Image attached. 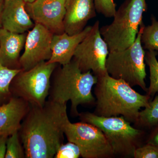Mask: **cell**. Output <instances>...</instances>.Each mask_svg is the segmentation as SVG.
Segmentation results:
<instances>
[{
    "label": "cell",
    "instance_id": "cell-1",
    "mask_svg": "<svg viewBox=\"0 0 158 158\" xmlns=\"http://www.w3.org/2000/svg\"><path fill=\"white\" fill-rule=\"evenodd\" d=\"M69 120L67 104L47 100L42 106L30 105L18 131L26 158H54Z\"/></svg>",
    "mask_w": 158,
    "mask_h": 158
},
{
    "label": "cell",
    "instance_id": "cell-2",
    "mask_svg": "<svg viewBox=\"0 0 158 158\" xmlns=\"http://www.w3.org/2000/svg\"><path fill=\"white\" fill-rule=\"evenodd\" d=\"M97 79L93 113L104 117L122 116L130 123L135 122L140 110L147 106L150 98L140 94L124 81L114 78L107 73Z\"/></svg>",
    "mask_w": 158,
    "mask_h": 158
},
{
    "label": "cell",
    "instance_id": "cell-3",
    "mask_svg": "<svg viewBox=\"0 0 158 158\" xmlns=\"http://www.w3.org/2000/svg\"><path fill=\"white\" fill-rule=\"evenodd\" d=\"M59 65L51 77L47 100L60 104L70 101L72 114L78 116L79 106L95 103L92 90L97 82V77L90 71L82 72L73 59L68 64Z\"/></svg>",
    "mask_w": 158,
    "mask_h": 158
},
{
    "label": "cell",
    "instance_id": "cell-4",
    "mask_svg": "<svg viewBox=\"0 0 158 158\" xmlns=\"http://www.w3.org/2000/svg\"><path fill=\"white\" fill-rule=\"evenodd\" d=\"M147 9L146 0H125L116 10L112 23L100 28L110 52L123 50L133 44Z\"/></svg>",
    "mask_w": 158,
    "mask_h": 158
},
{
    "label": "cell",
    "instance_id": "cell-5",
    "mask_svg": "<svg viewBox=\"0 0 158 158\" xmlns=\"http://www.w3.org/2000/svg\"><path fill=\"white\" fill-rule=\"evenodd\" d=\"M81 121L99 128L107 139L114 156L133 157L144 131L133 127L122 116L104 117L90 112L79 113Z\"/></svg>",
    "mask_w": 158,
    "mask_h": 158
},
{
    "label": "cell",
    "instance_id": "cell-6",
    "mask_svg": "<svg viewBox=\"0 0 158 158\" xmlns=\"http://www.w3.org/2000/svg\"><path fill=\"white\" fill-rule=\"evenodd\" d=\"M144 24L140 26L135 42L129 47L110 52L106 66L107 73L112 77L123 80L132 87L138 86L146 92L145 52L141 40Z\"/></svg>",
    "mask_w": 158,
    "mask_h": 158
},
{
    "label": "cell",
    "instance_id": "cell-7",
    "mask_svg": "<svg viewBox=\"0 0 158 158\" xmlns=\"http://www.w3.org/2000/svg\"><path fill=\"white\" fill-rule=\"evenodd\" d=\"M58 64L45 61L29 70L21 69L10 85L12 97L23 99L31 106H43L48 98L52 75Z\"/></svg>",
    "mask_w": 158,
    "mask_h": 158
},
{
    "label": "cell",
    "instance_id": "cell-8",
    "mask_svg": "<svg viewBox=\"0 0 158 158\" xmlns=\"http://www.w3.org/2000/svg\"><path fill=\"white\" fill-rule=\"evenodd\" d=\"M68 141L77 145L83 158H110L114 156L109 141L101 130L93 125L68 121L65 127Z\"/></svg>",
    "mask_w": 158,
    "mask_h": 158
},
{
    "label": "cell",
    "instance_id": "cell-9",
    "mask_svg": "<svg viewBox=\"0 0 158 158\" xmlns=\"http://www.w3.org/2000/svg\"><path fill=\"white\" fill-rule=\"evenodd\" d=\"M110 53L109 48L100 31L99 21L78 46L73 57L82 72H92L96 77L106 73V62Z\"/></svg>",
    "mask_w": 158,
    "mask_h": 158
},
{
    "label": "cell",
    "instance_id": "cell-10",
    "mask_svg": "<svg viewBox=\"0 0 158 158\" xmlns=\"http://www.w3.org/2000/svg\"><path fill=\"white\" fill-rule=\"evenodd\" d=\"M54 34L44 26L35 23L28 31L24 51L20 58L21 69L28 70L39 63L48 61L52 55V39Z\"/></svg>",
    "mask_w": 158,
    "mask_h": 158
},
{
    "label": "cell",
    "instance_id": "cell-11",
    "mask_svg": "<svg viewBox=\"0 0 158 158\" xmlns=\"http://www.w3.org/2000/svg\"><path fill=\"white\" fill-rule=\"evenodd\" d=\"M26 9L34 23L44 26L53 34L65 32V0H36L26 3Z\"/></svg>",
    "mask_w": 158,
    "mask_h": 158
},
{
    "label": "cell",
    "instance_id": "cell-12",
    "mask_svg": "<svg viewBox=\"0 0 158 158\" xmlns=\"http://www.w3.org/2000/svg\"><path fill=\"white\" fill-rule=\"evenodd\" d=\"M96 16L94 0H65V32L69 35L80 33Z\"/></svg>",
    "mask_w": 158,
    "mask_h": 158
},
{
    "label": "cell",
    "instance_id": "cell-13",
    "mask_svg": "<svg viewBox=\"0 0 158 158\" xmlns=\"http://www.w3.org/2000/svg\"><path fill=\"white\" fill-rule=\"evenodd\" d=\"M26 4L23 0H4L2 28L16 34H24L33 28L35 23L26 10Z\"/></svg>",
    "mask_w": 158,
    "mask_h": 158
},
{
    "label": "cell",
    "instance_id": "cell-14",
    "mask_svg": "<svg viewBox=\"0 0 158 158\" xmlns=\"http://www.w3.org/2000/svg\"><path fill=\"white\" fill-rule=\"evenodd\" d=\"M91 28L92 26H87L80 33L73 35H69L65 32L54 34L51 45L52 57L47 62L60 65L70 62L78 46L88 35Z\"/></svg>",
    "mask_w": 158,
    "mask_h": 158
},
{
    "label": "cell",
    "instance_id": "cell-15",
    "mask_svg": "<svg viewBox=\"0 0 158 158\" xmlns=\"http://www.w3.org/2000/svg\"><path fill=\"white\" fill-rule=\"evenodd\" d=\"M27 33L16 34L0 28V63L12 69H22L21 52L24 47Z\"/></svg>",
    "mask_w": 158,
    "mask_h": 158
},
{
    "label": "cell",
    "instance_id": "cell-16",
    "mask_svg": "<svg viewBox=\"0 0 158 158\" xmlns=\"http://www.w3.org/2000/svg\"><path fill=\"white\" fill-rule=\"evenodd\" d=\"M30 107L29 103L15 97L0 106V135L9 136L18 131Z\"/></svg>",
    "mask_w": 158,
    "mask_h": 158
},
{
    "label": "cell",
    "instance_id": "cell-17",
    "mask_svg": "<svg viewBox=\"0 0 158 158\" xmlns=\"http://www.w3.org/2000/svg\"><path fill=\"white\" fill-rule=\"evenodd\" d=\"M135 123L139 127L149 129L158 124V93L144 110L139 112Z\"/></svg>",
    "mask_w": 158,
    "mask_h": 158
},
{
    "label": "cell",
    "instance_id": "cell-18",
    "mask_svg": "<svg viewBox=\"0 0 158 158\" xmlns=\"http://www.w3.org/2000/svg\"><path fill=\"white\" fill-rule=\"evenodd\" d=\"M21 70L10 69L0 63V106L8 103L12 97L10 85Z\"/></svg>",
    "mask_w": 158,
    "mask_h": 158
},
{
    "label": "cell",
    "instance_id": "cell-19",
    "mask_svg": "<svg viewBox=\"0 0 158 158\" xmlns=\"http://www.w3.org/2000/svg\"><path fill=\"white\" fill-rule=\"evenodd\" d=\"M151 24L143 25L141 35L143 48L147 50L158 51V20L153 15L151 16Z\"/></svg>",
    "mask_w": 158,
    "mask_h": 158
},
{
    "label": "cell",
    "instance_id": "cell-20",
    "mask_svg": "<svg viewBox=\"0 0 158 158\" xmlns=\"http://www.w3.org/2000/svg\"><path fill=\"white\" fill-rule=\"evenodd\" d=\"M157 51L148 50L145 52V62L149 67L150 85L146 95L150 98L158 93V61Z\"/></svg>",
    "mask_w": 158,
    "mask_h": 158
},
{
    "label": "cell",
    "instance_id": "cell-21",
    "mask_svg": "<svg viewBox=\"0 0 158 158\" xmlns=\"http://www.w3.org/2000/svg\"><path fill=\"white\" fill-rule=\"evenodd\" d=\"M5 158H26L24 148L18 131L8 137Z\"/></svg>",
    "mask_w": 158,
    "mask_h": 158
},
{
    "label": "cell",
    "instance_id": "cell-22",
    "mask_svg": "<svg viewBox=\"0 0 158 158\" xmlns=\"http://www.w3.org/2000/svg\"><path fill=\"white\" fill-rule=\"evenodd\" d=\"M80 156L81 151L77 145L68 141L59 146L54 158H78Z\"/></svg>",
    "mask_w": 158,
    "mask_h": 158
},
{
    "label": "cell",
    "instance_id": "cell-23",
    "mask_svg": "<svg viewBox=\"0 0 158 158\" xmlns=\"http://www.w3.org/2000/svg\"><path fill=\"white\" fill-rule=\"evenodd\" d=\"M96 12L106 18L114 16L116 11L114 0H94Z\"/></svg>",
    "mask_w": 158,
    "mask_h": 158
},
{
    "label": "cell",
    "instance_id": "cell-24",
    "mask_svg": "<svg viewBox=\"0 0 158 158\" xmlns=\"http://www.w3.org/2000/svg\"><path fill=\"white\" fill-rule=\"evenodd\" d=\"M133 157L135 158H158V146L146 143L136 148Z\"/></svg>",
    "mask_w": 158,
    "mask_h": 158
},
{
    "label": "cell",
    "instance_id": "cell-25",
    "mask_svg": "<svg viewBox=\"0 0 158 158\" xmlns=\"http://www.w3.org/2000/svg\"><path fill=\"white\" fill-rule=\"evenodd\" d=\"M152 129L151 132L148 138L147 143L158 146V124Z\"/></svg>",
    "mask_w": 158,
    "mask_h": 158
},
{
    "label": "cell",
    "instance_id": "cell-26",
    "mask_svg": "<svg viewBox=\"0 0 158 158\" xmlns=\"http://www.w3.org/2000/svg\"><path fill=\"white\" fill-rule=\"evenodd\" d=\"M9 136L0 135V158H5L6 149V143Z\"/></svg>",
    "mask_w": 158,
    "mask_h": 158
},
{
    "label": "cell",
    "instance_id": "cell-27",
    "mask_svg": "<svg viewBox=\"0 0 158 158\" xmlns=\"http://www.w3.org/2000/svg\"><path fill=\"white\" fill-rule=\"evenodd\" d=\"M4 0H0V28H2L1 26V15L2 11L3 6H4Z\"/></svg>",
    "mask_w": 158,
    "mask_h": 158
},
{
    "label": "cell",
    "instance_id": "cell-28",
    "mask_svg": "<svg viewBox=\"0 0 158 158\" xmlns=\"http://www.w3.org/2000/svg\"><path fill=\"white\" fill-rule=\"evenodd\" d=\"M26 3H31L34 2L36 0H23Z\"/></svg>",
    "mask_w": 158,
    "mask_h": 158
}]
</instances>
